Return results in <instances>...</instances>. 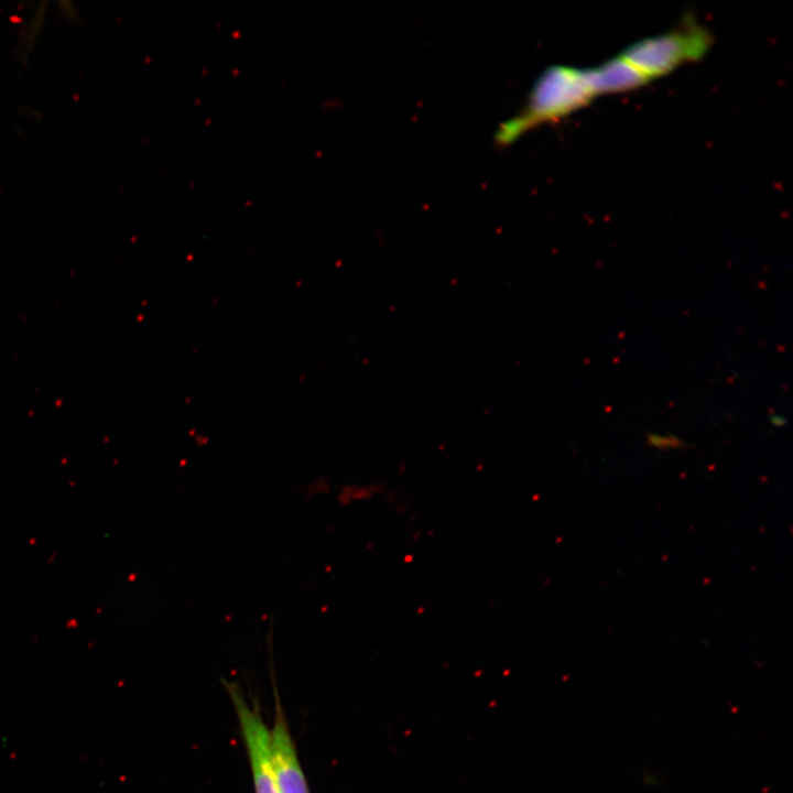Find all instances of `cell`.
Listing matches in <instances>:
<instances>
[{
    "label": "cell",
    "instance_id": "5b68a950",
    "mask_svg": "<svg viewBox=\"0 0 793 793\" xmlns=\"http://www.w3.org/2000/svg\"><path fill=\"white\" fill-rule=\"evenodd\" d=\"M587 72L596 97L630 91L650 82L621 54Z\"/></svg>",
    "mask_w": 793,
    "mask_h": 793
},
{
    "label": "cell",
    "instance_id": "52a82bcc",
    "mask_svg": "<svg viewBox=\"0 0 793 793\" xmlns=\"http://www.w3.org/2000/svg\"><path fill=\"white\" fill-rule=\"evenodd\" d=\"M770 422L775 427H783L786 424V420L780 414H772Z\"/></svg>",
    "mask_w": 793,
    "mask_h": 793
},
{
    "label": "cell",
    "instance_id": "7a4b0ae2",
    "mask_svg": "<svg viewBox=\"0 0 793 793\" xmlns=\"http://www.w3.org/2000/svg\"><path fill=\"white\" fill-rule=\"evenodd\" d=\"M710 43V34L703 26L685 24L643 39L628 46L621 55L651 80L702 58Z\"/></svg>",
    "mask_w": 793,
    "mask_h": 793
},
{
    "label": "cell",
    "instance_id": "8992f818",
    "mask_svg": "<svg viewBox=\"0 0 793 793\" xmlns=\"http://www.w3.org/2000/svg\"><path fill=\"white\" fill-rule=\"evenodd\" d=\"M647 441L651 446H653L655 448H661V449H669V448L677 449V448L685 447V443L681 438H678L672 434L660 435V434H655V433H650L647 436Z\"/></svg>",
    "mask_w": 793,
    "mask_h": 793
},
{
    "label": "cell",
    "instance_id": "3957f363",
    "mask_svg": "<svg viewBox=\"0 0 793 793\" xmlns=\"http://www.w3.org/2000/svg\"><path fill=\"white\" fill-rule=\"evenodd\" d=\"M227 688L247 747L256 793H280L271 760L270 731L260 714L245 700L240 689L231 683L227 684Z\"/></svg>",
    "mask_w": 793,
    "mask_h": 793
},
{
    "label": "cell",
    "instance_id": "6da1fadb",
    "mask_svg": "<svg viewBox=\"0 0 793 793\" xmlns=\"http://www.w3.org/2000/svg\"><path fill=\"white\" fill-rule=\"evenodd\" d=\"M595 97L587 69L550 67L534 83L521 111L500 126L496 141L510 144L533 127L560 120Z\"/></svg>",
    "mask_w": 793,
    "mask_h": 793
},
{
    "label": "cell",
    "instance_id": "277c9868",
    "mask_svg": "<svg viewBox=\"0 0 793 793\" xmlns=\"http://www.w3.org/2000/svg\"><path fill=\"white\" fill-rule=\"evenodd\" d=\"M270 751L280 793H309L283 711L276 703Z\"/></svg>",
    "mask_w": 793,
    "mask_h": 793
}]
</instances>
